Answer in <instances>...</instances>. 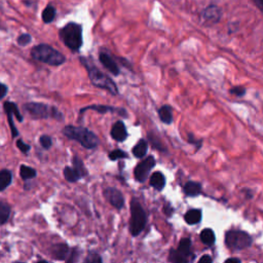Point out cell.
<instances>
[{"label": "cell", "instance_id": "18", "mask_svg": "<svg viewBox=\"0 0 263 263\" xmlns=\"http://www.w3.org/2000/svg\"><path fill=\"white\" fill-rule=\"evenodd\" d=\"M150 185L159 191H162L165 185V178L161 172H155L150 177Z\"/></svg>", "mask_w": 263, "mask_h": 263}, {"label": "cell", "instance_id": "21", "mask_svg": "<svg viewBox=\"0 0 263 263\" xmlns=\"http://www.w3.org/2000/svg\"><path fill=\"white\" fill-rule=\"evenodd\" d=\"M200 241L207 247H212L215 243V233L211 229H205L200 232Z\"/></svg>", "mask_w": 263, "mask_h": 263}, {"label": "cell", "instance_id": "27", "mask_svg": "<svg viewBox=\"0 0 263 263\" xmlns=\"http://www.w3.org/2000/svg\"><path fill=\"white\" fill-rule=\"evenodd\" d=\"M64 176H65V179L70 183L77 182L82 178L81 175L73 169V166L72 168L71 166H66V168L64 169Z\"/></svg>", "mask_w": 263, "mask_h": 263}, {"label": "cell", "instance_id": "5", "mask_svg": "<svg viewBox=\"0 0 263 263\" xmlns=\"http://www.w3.org/2000/svg\"><path fill=\"white\" fill-rule=\"evenodd\" d=\"M147 223V215L143 207L139 201L134 198L131 201V221L130 232L133 236H138L141 233Z\"/></svg>", "mask_w": 263, "mask_h": 263}, {"label": "cell", "instance_id": "28", "mask_svg": "<svg viewBox=\"0 0 263 263\" xmlns=\"http://www.w3.org/2000/svg\"><path fill=\"white\" fill-rule=\"evenodd\" d=\"M72 163H73V169L81 175L82 178L86 176L87 175V171L85 169V166L83 164V162L82 160L78 159L77 156H74L73 160H72Z\"/></svg>", "mask_w": 263, "mask_h": 263}, {"label": "cell", "instance_id": "34", "mask_svg": "<svg viewBox=\"0 0 263 263\" xmlns=\"http://www.w3.org/2000/svg\"><path fill=\"white\" fill-rule=\"evenodd\" d=\"M230 93L234 96H238V97H243V96L246 94V89L243 86H234L230 90Z\"/></svg>", "mask_w": 263, "mask_h": 263}, {"label": "cell", "instance_id": "24", "mask_svg": "<svg viewBox=\"0 0 263 263\" xmlns=\"http://www.w3.org/2000/svg\"><path fill=\"white\" fill-rule=\"evenodd\" d=\"M56 14H57V11H56L55 6H52L51 4H49L42 12V16H42V21L45 22L46 24L51 23L52 21L55 20Z\"/></svg>", "mask_w": 263, "mask_h": 263}, {"label": "cell", "instance_id": "12", "mask_svg": "<svg viewBox=\"0 0 263 263\" xmlns=\"http://www.w3.org/2000/svg\"><path fill=\"white\" fill-rule=\"evenodd\" d=\"M50 255L56 260H67L70 256V248L66 244H57L50 248Z\"/></svg>", "mask_w": 263, "mask_h": 263}, {"label": "cell", "instance_id": "30", "mask_svg": "<svg viewBox=\"0 0 263 263\" xmlns=\"http://www.w3.org/2000/svg\"><path fill=\"white\" fill-rule=\"evenodd\" d=\"M128 153L120 150V149H116V150H113L109 153V159L111 161H117L120 159H127Z\"/></svg>", "mask_w": 263, "mask_h": 263}, {"label": "cell", "instance_id": "38", "mask_svg": "<svg viewBox=\"0 0 263 263\" xmlns=\"http://www.w3.org/2000/svg\"><path fill=\"white\" fill-rule=\"evenodd\" d=\"M226 262H236V263H240L241 259H239V258H229V259H226Z\"/></svg>", "mask_w": 263, "mask_h": 263}, {"label": "cell", "instance_id": "1", "mask_svg": "<svg viewBox=\"0 0 263 263\" xmlns=\"http://www.w3.org/2000/svg\"><path fill=\"white\" fill-rule=\"evenodd\" d=\"M63 134L71 140L81 143L86 149H94L99 145V138L92 131L83 127L66 126Z\"/></svg>", "mask_w": 263, "mask_h": 263}, {"label": "cell", "instance_id": "23", "mask_svg": "<svg viewBox=\"0 0 263 263\" xmlns=\"http://www.w3.org/2000/svg\"><path fill=\"white\" fill-rule=\"evenodd\" d=\"M12 209L5 201H0V225H3L7 222L11 216Z\"/></svg>", "mask_w": 263, "mask_h": 263}, {"label": "cell", "instance_id": "25", "mask_svg": "<svg viewBox=\"0 0 263 263\" xmlns=\"http://www.w3.org/2000/svg\"><path fill=\"white\" fill-rule=\"evenodd\" d=\"M147 149H148V145L145 140L141 139L140 141L136 144V146L133 149V154L138 157V159H141V157L145 156L147 153Z\"/></svg>", "mask_w": 263, "mask_h": 263}, {"label": "cell", "instance_id": "22", "mask_svg": "<svg viewBox=\"0 0 263 263\" xmlns=\"http://www.w3.org/2000/svg\"><path fill=\"white\" fill-rule=\"evenodd\" d=\"M159 116L160 119L165 125H171L173 121V115H172V108L168 105H164L159 110Z\"/></svg>", "mask_w": 263, "mask_h": 263}, {"label": "cell", "instance_id": "6", "mask_svg": "<svg viewBox=\"0 0 263 263\" xmlns=\"http://www.w3.org/2000/svg\"><path fill=\"white\" fill-rule=\"evenodd\" d=\"M24 109L27 111L31 115V117H33L34 119H43L49 117H52L59 120L63 119V115L59 112V110H57L55 107H50L49 105L43 103L36 102L26 103L24 105Z\"/></svg>", "mask_w": 263, "mask_h": 263}, {"label": "cell", "instance_id": "29", "mask_svg": "<svg viewBox=\"0 0 263 263\" xmlns=\"http://www.w3.org/2000/svg\"><path fill=\"white\" fill-rule=\"evenodd\" d=\"M168 260L170 262H175V263H185L186 262V260L180 255V254L177 252V250L170 251V255H169Z\"/></svg>", "mask_w": 263, "mask_h": 263}, {"label": "cell", "instance_id": "31", "mask_svg": "<svg viewBox=\"0 0 263 263\" xmlns=\"http://www.w3.org/2000/svg\"><path fill=\"white\" fill-rule=\"evenodd\" d=\"M17 45L21 46V47H26L28 46L29 43L32 41V37L31 35L28 34V33H24V34H21L19 37H17Z\"/></svg>", "mask_w": 263, "mask_h": 263}, {"label": "cell", "instance_id": "20", "mask_svg": "<svg viewBox=\"0 0 263 263\" xmlns=\"http://www.w3.org/2000/svg\"><path fill=\"white\" fill-rule=\"evenodd\" d=\"M13 182V174L8 170L0 171V191H3Z\"/></svg>", "mask_w": 263, "mask_h": 263}, {"label": "cell", "instance_id": "16", "mask_svg": "<svg viewBox=\"0 0 263 263\" xmlns=\"http://www.w3.org/2000/svg\"><path fill=\"white\" fill-rule=\"evenodd\" d=\"M177 252L180 254V255L186 260V262L192 260L194 256H192L191 253V241L188 238H185L181 240L179 244V248L177 249Z\"/></svg>", "mask_w": 263, "mask_h": 263}, {"label": "cell", "instance_id": "14", "mask_svg": "<svg viewBox=\"0 0 263 263\" xmlns=\"http://www.w3.org/2000/svg\"><path fill=\"white\" fill-rule=\"evenodd\" d=\"M99 59H100V62L102 63V65L106 68L110 73H112L113 75H115V76H117L119 74V72H120L119 67L115 63V61L113 60L108 54H106V52H101L100 56H99Z\"/></svg>", "mask_w": 263, "mask_h": 263}, {"label": "cell", "instance_id": "37", "mask_svg": "<svg viewBox=\"0 0 263 263\" xmlns=\"http://www.w3.org/2000/svg\"><path fill=\"white\" fill-rule=\"evenodd\" d=\"M198 261H199L200 263H204V262H206V263H211V262L213 261V259H212L211 257H210L209 255H204V256L201 257Z\"/></svg>", "mask_w": 263, "mask_h": 263}, {"label": "cell", "instance_id": "35", "mask_svg": "<svg viewBox=\"0 0 263 263\" xmlns=\"http://www.w3.org/2000/svg\"><path fill=\"white\" fill-rule=\"evenodd\" d=\"M16 146H17V148H19L23 153H28L30 151V149H31L30 145L26 144L25 142L22 141V140H17V141H16Z\"/></svg>", "mask_w": 263, "mask_h": 263}, {"label": "cell", "instance_id": "33", "mask_svg": "<svg viewBox=\"0 0 263 263\" xmlns=\"http://www.w3.org/2000/svg\"><path fill=\"white\" fill-rule=\"evenodd\" d=\"M84 262H91V263H101L102 258L97 253H93L87 255V257L84 259Z\"/></svg>", "mask_w": 263, "mask_h": 263}, {"label": "cell", "instance_id": "10", "mask_svg": "<svg viewBox=\"0 0 263 263\" xmlns=\"http://www.w3.org/2000/svg\"><path fill=\"white\" fill-rule=\"evenodd\" d=\"M222 16L221 10L216 5H210L201 13V21L206 25H213L220 21Z\"/></svg>", "mask_w": 263, "mask_h": 263}, {"label": "cell", "instance_id": "32", "mask_svg": "<svg viewBox=\"0 0 263 263\" xmlns=\"http://www.w3.org/2000/svg\"><path fill=\"white\" fill-rule=\"evenodd\" d=\"M39 142L41 144V146L45 148V149H49L52 145V141H51V138L48 135H42L39 139Z\"/></svg>", "mask_w": 263, "mask_h": 263}, {"label": "cell", "instance_id": "26", "mask_svg": "<svg viewBox=\"0 0 263 263\" xmlns=\"http://www.w3.org/2000/svg\"><path fill=\"white\" fill-rule=\"evenodd\" d=\"M20 175L23 180H30V179H33L36 177V170L31 168V166H28V165H25V164H22L21 168H20Z\"/></svg>", "mask_w": 263, "mask_h": 263}, {"label": "cell", "instance_id": "36", "mask_svg": "<svg viewBox=\"0 0 263 263\" xmlns=\"http://www.w3.org/2000/svg\"><path fill=\"white\" fill-rule=\"evenodd\" d=\"M7 94V86L3 83H0V100L3 99Z\"/></svg>", "mask_w": 263, "mask_h": 263}, {"label": "cell", "instance_id": "9", "mask_svg": "<svg viewBox=\"0 0 263 263\" xmlns=\"http://www.w3.org/2000/svg\"><path fill=\"white\" fill-rule=\"evenodd\" d=\"M3 109L4 111L6 112L7 115V119H8V124H10V127H11V131H12V135L13 137H16L19 136V132H17L15 124H14V118L13 116L15 115L16 117V119L19 120L20 122L23 121V116L21 115V112L19 110V108H17L16 104L14 103V102H5L3 104Z\"/></svg>", "mask_w": 263, "mask_h": 263}, {"label": "cell", "instance_id": "4", "mask_svg": "<svg viewBox=\"0 0 263 263\" xmlns=\"http://www.w3.org/2000/svg\"><path fill=\"white\" fill-rule=\"evenodd\" d=\"M60 38L68 49L78 51L82 47V27L80 24L68 23L60 30Z\"/></svg>", "mask_w": 263, "mask_h": 263}, {"label": "cell", "instance_id": "11", "mask_svg": "<svg viewBox=\"0 0 263 263\" xmlns=\"http://www.w3.org/2000/svg\"><path fill=\"white\" fill-rule=\"evenodd\" d=\"M104 196L109 203L117 210H120L125 206V198L121 192L116 188L108 187L104 190Z\"/></svg>", "mask_w": 263, "mask_h": 263}, {"label": "cell", "instance_id": "13", "mask_svg": "<svg viewBox=\"0 0 263 263\" xmlns=\"http://www.w3.org/2000/svg\"><path fill=\"white\" fill-rule=\"evenodd\" d=\"M110 134L113 140H115L117 142H124L128 137V132L124 122L120 120L116 121L115 124L112 126Z\"/></svg>", "mask_w": 263, "mask_h": 263}, {"label": "cell", "instance_id": "19", "mask_svg": "<svg viewBox=\"0 0 263 263\" xmlns=\"http://www.w3.org/2000/svg\"><path fill=\"white\" fill-rule=\"evenodd\" d=\"M184 220L189 225H195L201 220V211L198 209H192L186 212L185 216H184Z\"/></svg>", "mask_w": 263, "mask_h": 263}, {"label": "cell", "instance_id": "2", "mask_svg": "<svg viewBox=\"0 0 263 263\" xmlns=\"http://www.w3.org/2000/svg\"><path fill=\"white\" fill-rule=\"evenodd\" d=\"M82 63L84 65L85 69L89 72V77L91 80V82L95 85L99 87V89H103L108 91L111 95H117L118 89L116 84L113 82L111 78L104 74L98 68H96L93 64L90 63V61H87L85 58H81Z\"/></svg>", "mask_w": 263, "mask_h": 263}, {"label": "cell", "instance_id": "8", "mask_svg": "<svg viewBox=\"0 0 263 263\" xmlns=\"http://www.w3.org/2000/svg\"><path fill=\"white\" fill-rule=\"evenodd\" d=\"M155 165V160L152 155L147 156L145 160H143L141 163H139L135 168V178L138 182L143 183L147 180L148 175L150 171L154 168Z\"/></svg>", "mask_w": 263, "mask_h": 263}, {"label": "cell", "instance_id": "3", "mask_svg": "<svg viewBox=\"0 0 263 263\" xmlns=\"http://www.w3.org/2000/svg\"><path fill=\"white\" fill-rule=\"evenodd\" d=\"M31 56L34 60L50 66H60L64 64L66 61V58L60 51L49 45H43V43L32 49Z\"/></svg>", "mask_w": 263, "mask_h": 263}, {"label": "cell", "instance_id": "39", "mask_svg": "<svg viewBox=\"0 0 263 263\" xmlns=\"http://www.w3.org/2000/svg\"><path fill=\"white\" fill-rule=\"evenodd\" d=\"M254 2H255L260 8H262V4H263V0H253Z\"/></svg>", "mask_w": 263, "mask_h": 263}, {"label": "cell", "instance_id": "17", "mask_svg": "<svg viewBox=\"0 0 263 263\" xmlns=\"http://www.w3.org/2000/svg\"><path fill=\"white\" fill-rule=\"evenodd\" d=\"M183 190L187 197H197L201 194V185L198 182L189 181L184 185Z\"/></svg>", "mask_w": 263, "mask_h": 263}, {"label": "cell", "instance_id": "15", "mask_svg": "<svg viewBox=\"0 0 263 263\" xmlns=\"http://www.w3.org/2000/svg\"><path fill=\"white\" fill-rule=\"evenodd\" d=\"M86 110H95L99 113H102V115H104V113H106V112H118L119 115L127 116V112L125 109H119V108L112 107V106H104V105H93V106H89V107L82 109L81 112L82 113Z\"/></svg>", "mask_w": 263, "mask_h": 263}, {"label": "cell", "instance_id": "7", "mask_svg": "<svg viewBox=\"0 0 263 263\" xmlns=\"http://www.w3.org/2000/svg\"><path fill=\"white\" fill-rule=\"evenodd\" d=\"M226 246L231 250L238 251L249 248L252 245L251 236L242 230H230L225 234Z\"/></svg>", "mask_w": 263, "mask_h": 263}]
</instances>
